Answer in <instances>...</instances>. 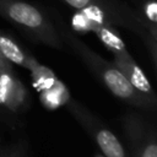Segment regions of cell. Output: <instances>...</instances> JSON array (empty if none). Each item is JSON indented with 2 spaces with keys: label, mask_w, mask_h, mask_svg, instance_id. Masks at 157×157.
Segmentation results:
<instances>
[{
  "label": "cell",
  "mask_w": 157,
  "mask_h": 157,
  "mask_svg": "<svg viewBox=\"0 0 157 157\" xmlns=\"http://www.w3.org/2000/svg\"><path fill=\"white\" fill-rule=\"evenodd\" d=\"M56 28L64 43L69 44V47L74 50V53L82 60V63L87 66V69L108 88L117 98L120 101L134 105L136 108L155 110L156 104L151 103L147 98L140 94L125 78V76L120 72V70L110 61L105 60L96 52H93L90 47H87L78 37H76L72 32H70L64 21L55 16Z\"/></svg>",
  "instance_id": "6da1fadb"
},
{
  "label": "cell",
  "mask_w": 157,
  "mask_h": 157,
  "mask_svg": "<svg viewBox=\"0 0 157 157\" xmlns=\"http://www.w3.org/2000/svg\"><path fill=\"white\" fill-rule=\"evenodd\" d=\"M63 2L88 18L123 27L135 33L146 45L153 67H157V47L151 43L147 32L139 23L136 9L130 6L126 0H63Z\"/></svg>",
  "instance_id": "7a4b0ae2"
},
{
  "label": "cell",
  "mask_w": 157,
  "mask_h": 157,
  "mask_svg": "<svg viewBox=\"0 0 157 157\" xmlns=\"http://www.w3.org/2000/svg\"><path fill=\"white\" fill-rule=\"evenodd\" d=\"M0 16L37 42L54 49L64 48L55 23L40 7L22 0H0Z\"/></svg>",
  "instance_id": "3957f363"
},
{
  "label": "cell",
  "mask_w": 157,
  "mask_h": 157,
  "mask_svg": "<svg viewBox=\"0 0 157 157\" xmlns=\"http://www.w3.org/2000/svg\"><path fill=\"white\" fill-rule=\"evenodd\" d=\"M65 107L75 120L93 139L104 157H131L128 148L123 145L118 136L83 104L71 98Z\"/></svg>",
  "instance_id": "277c9868"
},
{
  "label": "cell",
  "mask_w": 157,
  "mask_h": 157,
  "mask_svg": "<svg viewBox=\"0 0 157 157\" xmlns=\"http://www.w3.org/2000/svg\"><path fill=\"white\" fill-rule=\"evenodd\" d=\"M131 157H157L156 130L142 115L130 112L121 118Z\"/></svg>",
  "instance_id": "5b68a950"
},
{
  "label": "cell",
  "mask_w": 157,
  "mask_h": 157,
  "mask_svg": "<svg viewBox=\"0 0 157 157\" xmlns=\"http://www.w3.org/2000/svg\"><path fill=\"white\" fill-rule=\"evenodd\" d=\"M0 105L11 113H22L29 105V92L12 66L0 70Z\"/></svg>",
  "instance_id": "8992f818"
},
{
  "label": "cell",
  "mask_w": 157,
  "mask_h": 157,
  "mask_svg": "<svg viewBox=\"0 0 157 157\" xmlns=\"http://www.w3.org/2000/svg\"><path fill=\"white\" fill-rule=\"evenodd\" d=\"M113 58V64L120 70V72L125 76L129 83L151 103L156 104V94L148 78L146 77L141 67L137 65V63L134 60V58L130 55L128 49L114 53Z\"/></svg>",
  "instance_id": "52a82bcc"
},
{
  "label": "cell",
  "mask_w": 157,
  "mask_h": 157,
  "mask_svg": "<svg viewBox=\"0 0 157 157\" xmlns=\"http://www.w3.org/2000/svg\"><path fill=\"white\" fill-rule=\"evenodd\" d=\"M0 54L11 64L29 69L36 58L27 53L12 37L0 32Z\"/></svg>",
  "instance_id": "ba28073f"
},
{
  "label": "cell",
  "mask_w": 157,
  "mask_h": 157,
  "mask_svg": "<svg viewBox=\"0 0 157 157\" xmlns=\"http://www.w3.org/2000/svg\"><path fill=\"white\" fill-rule=\"evenodd\" d=\"M71 99V94L66 85L59 78L47 90L39 92V101L42 105L48 110H55L64 107Z\"/></svg>",
  "instance_id": "9c48e42d"
},
{
  "label": "cell",
  "mask_w": 157,
  "mask_h": 157,
  "mask_svg": "<svg viewBox=\"0 0 157 157\" xmlns=\"http://www.w3.org/2000/svg\"><path fill=\"white\" fill-rule=\"evenodd\" d=\"M139 23L147 32L150 40L157 47V2L156 0H141L136 6Z\"/></svg>",
  "instance_id": "30bf717a"
},
{
  "label": "cell",
  "mask_w": 157,
  "mask_h": 157,
  "mask_svg": "<svg viewBox=\"0 0 157 157\" xmlns=\"http://www.w3.org/2000/svg\"><path fill=\"white\" fill-rule=\"evenodd\" d=\"M28 71L31 74L32 85H33V87L38 92L49 88L58 80V77L54 74V71L50 67L40 64L37 59L33 61V64L31 65V67L28 69Z\"/></svg>",
  "instance_id": "8fae6325"
},
{
  "label": "cell",
  "mask_w": 157,
  "mask_h": 157,
  "mask_svg": "<svg viewBox=\"0 0 157 157\" xmlns=\"http://www.w3.org/2000/svg\"><path fill=\"white\" fill-rule=\"evenodd\" d=\"M0 157H29L28 147L25 142H16L0 150Z\"/></svg>",
  "instance_id": "7c38bea8"
},
{
  "label": "cell",
  "mask_w": 157,
  "mask_h": 157,
  "mask_svg": "<svg viewBox=\"0 0 157 157\" xmlns=\"http://www.w3.org/2000/svg\"><path fill=\"white\" fill-rule=\"evenodd\" d=\"M7 67H11V63H9V61L0 54V70L7 69Z\"/></svg>",
  "instance_id": "4fadbf2b"
},
{
  "label": "cell",
  "mask_w": 157,
  "mask_h": 157,
  "mask_svg": "<svg viewBox=\"0 0 157 157\" xmlns=\"http://www.w3.org/2000/svg\"><path fill=\"white\" fill-rule=\"evenodd\" d=\"M126 1L130 2V4H132V5H135V6H137L141 2V0H126Z\"/></svg>",
  "instance_id": "5bb4252c"
},
{
  "label": "cell",
  "mask_w": 157,
  "mask_h": 157,
  "mask_svg": "<svg viewBox=\"0 0 157 157\" xmlns=\"http://www.w3.org/2000/svg\"><path fill=\"white\" fill-rule=\"evenodd\" d=\"M94 157H104V156H103L102 153H96V155H94Z\"/></svg>",
  "instance_id": "9a60e30c"
}]
</instances>
